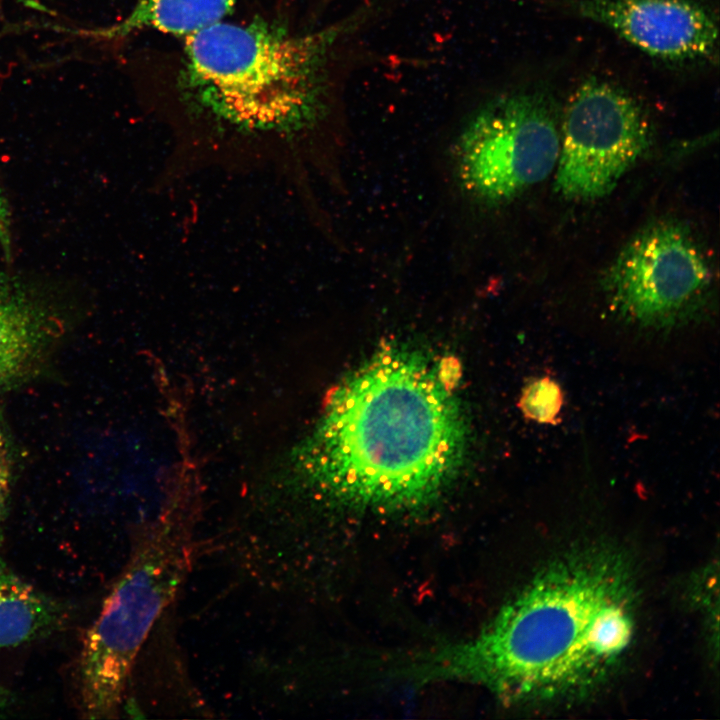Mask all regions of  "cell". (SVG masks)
Segmentation results:
<instances>
[{"mask_svg": "<svg viewBox=\"0 0 720 720\" xmlns=\"http://www.w3.org/2000/svg\"><path fill=\"white\" fill-rule=\"evenodd\" d=\"M635 627L627 560L606 547L579 548L540 569L477 636L424 656L416 671L483 686L511 703L566 700L608 678Z\"/></svg>", "mask_w": 720, "mask_h": 720, "instance_id": "6da1fadb", "label": "cell"}, {"mask_svg": "<svg viewBox=\"0 0 720 720\" xmlns=\"http://www.w3.org/2000/svg\"><path fill=\"white\" fill-rule=\"evenodd\" d=\"M320 432L328 492L344 505L384 512L438 496L456 475L466 440L436 367L391 348L337 387Z\"/></svg>", "mask_w": 720, "mask_h": 720, "instance_id": "7a4b0ae2", "label": "cell"}, {"mask_svg": "<svg viewBox=\"0 0 720 720\" xmlns=\"http://www.w3.org/2000/svg\"><path fill=\"white\" fill-rule=\"evenodd\" d=\"M347 24L291 34L222 21L186 37L183 86L226 145L228 161H290L326 113L327 65Z\"/></svg>", "mask_w": 720, "mask_h": 720, "instance_id": "3957f363", "label": "cell"}, {"mask_svg": "<svg viewBox=\"0 0 720 720\" xmlns=\"http://www.w3.org/2000/svg\"><path fill=\"white\" fill-rule=\"evenodd\" d=\"M193 551L192 521L175 508L141 537L83 638L79 682L84 717L111 718L117 712L141 645L184 581Z\"/></svg>", "mask_w": 720, "mask_h": 720, "instance_id": "277c9868", "label": "cell"}, {"mask_svg": "<svg viewBox=\"0 0 720 720\" xmlns=\"http://www.w3.org/2000/svg\"><path fill=\"white\" fill-rule=\"evenodd\" d=\"M560 131L543 96L511 92L472 114L456 137V180L466 196L483 204L504 203L555 170Z\"/></svg>", "mask_w": 720, "mask_h": 720, "instance_id": "5b68a950", "label": "cell"}, {"mask_svg": "<svg viewBox=\"0 0 720 720\" xmlns=\"http://www.w3.org/2000/svg\"><path fill=\"white\" fill-rule=\"evenodd\" d=\"M712 284L706 255L691 232L672 221L648 226L610 266L604 289L610 308L641 328L666 330L702 312Z\"/></svg>", "mask_w": 720, "mask_h": 720, "instance_id": "8992f818", "label": "cell"}, {"mask_svg": "<svg viewBox=\"0 0 720 720\" xmlns=\"http://www.w3.org/2000/svg\"><path fill=\"white\" fill-rule=\"evenodd\" d=\"M649 126L624 90L591 78L571 95L560 132L557 191L571 200L609 194L649 145Z\"/></svg>", "mask_w": 720, "mask_h": 720, "instance_id": "52a82bcc", "label": "cell"}, {"mask_svg": "<svg viewBox=\"0 0 720 720\" xmlns=\"http://www.w3.org/2000/svg\"><path fill=\"white\" fill-rule=\"evenodd\" d=\"M576 10L657 58L698 60L717 52L716 18L689 0H580Z\"/></svg>", "mask_w": 720, "mask_h": 720, "instance_id": "ba28073f", "label": "cell"}, {"mask_svg": "<svg viewBox=\"0 0 720 720\" xmlns=\"http://www.w3.org/2000/svg\"><path fill=\"white\" fill-rule=\"evenodd\" d=\"M61 328L44 298L0 272V397L38 373Z\"/></svg>", "mask_w": 720, "mask_h": 720, "instance_id": "9c48e42d", "label": "cell"}, {"mask_svg": "<svg viewBox=\"0 0 720 720\" xmlns=\"http://www.w3.org/2000/svg\"><path fill=\"white\" fill-rule=\"evenodd\" d=\"M64 617L58 602L22 580L0 556V648L42 637Z\"/></svg>", "mask_w": 720, "mask_h": 720, "instance_id": "30bf717a", "label": "cell"}, {"mask_svg": "<svg viewBox=\"0 0 720 720\" xmlns=\"http://www.w3.org/2000/svg\"><path fill=\"white\" fill-rule=\"evenodd\" d=\"M237 0H138L129 16L103 35L114 37L153 28L189 36L222 21Z\"/></svg>", "mask_w": 720, "mask_h": 720, "instance_id": "8fae6325", "label": "cell"}, {"mask_svg": "<svg viewBox=\"0 0 720 720\" xmlns=\"http://www.w3.org/2000/svg\"><path fill=\"white\" fill-rule=\"evenodd\" d=\"M563 401L560 384L549 376H543L529 381L523 387L518 408L527 419L552 425L560 421Z\"/></svg>", "mask_w": 720, "mask_h": 720, "instance_id": "7c38bea8", "label": "cell"}, {"mask_svg": "<svg viewBox=\"0 0 720 720\" xmlns=\"http://www.w3.org/2000/svg\"><path fill=\"white\" fill-rule=\"evenodd\" d=\"M14 444L8 425L0 411V528L6 514L14 469Z\"/></svg>", "mask_w": 720, "mask_h": 720, "instance_id": "4fadbf2b", "label": "cell"}, {"mask_svg": "<svg viewBox=\"0 0 720 720\" xmlns=\"http://www.w3.org/2000/svg\"><path fill=\"white\" fill-rule=\"evenodd\" d=\"M436 374L442 387L452 393L462 378L461 361L455 355L443 356L436 367Z\"/></svg>", "mask_w": 720, "mask_h": 720, "instance_id": "5bb4252c", "label": "cell"}, {"mask_svg": "<svg viewBox=\"0 0 720 720\" xmlns=\"http://www.w3.org/2000/svg\"><path fill=\"white\" fill-rule=\"evenodd\" d=\"M0 244L7 260L11 259L10 213L0 187Z\"/></svg>", "mask_w": 720, "mask_h": 720, "instance_id": "9a60e30c", "label": "cell"}, {"mask_svg": "<svg viewBox=\"0 0 720 720\" xmlns=\"http://www.w3.org/2000/svg\"><path fill=\"white\" fill-rule=\"evenodd\" d=\"M2 707H3V700H2V697H1V694H0V712H1V710H2Z\"/></svg>", "mask_w": 720, "mask_h": 720, "instance_id": "2e32d148", "label": "cell"}]
</instances>
